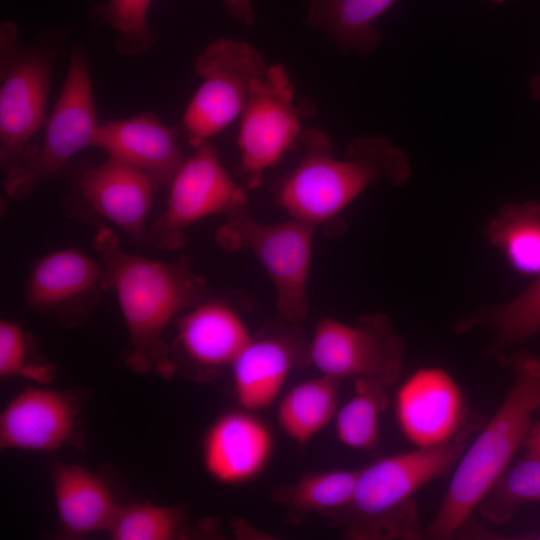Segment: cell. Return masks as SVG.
<instances>
[{
	"mask_svg": "<svg viewBox=\"0 0 540 540\" xmlns=\"http://www.w3.org/2000/svg\"><path fill=\"white\" fill-rule=\"evenodd\" d=\"M103 269V289L115 292L128 331L126 362L139 372L168 375L173 368L162 334L203 300L205 281L182 257L161 261L127 252L117 234L101 228L92 240Z\"/></svg>",
	"mask_w": 540,
	"mask_h": 540,
	"instance_id": "6da1fadb",
	"label": "cell"
},
{
	"mask_svg": "<svg viewBox=\"0 0 540 540\" xmlns=\"http://www.w3.org/2000/svg\"><path fill=\"white\" fill-rule=\"evenodd\" d=\"M300 143L302 157L279 183L276 199L290 217L316 228L340 225L342 212L374 182L400 186L411 174L406 154L381 136L353 139L340 158L319 128L303 130Z\"/></svg>",
	"mask_w": 540,
	"mask_h": 540,
	"instance_id": "7a4b0ae2",
	"label": "cell"
},
{
	"mask_svg": "<svg viewBox=\"0 0 540 540\" xmlns=\"http://www.w3.org/2000/svg\"><path fill=\"white\" fill-rule=\"evenodd\" d=\"M514 379L497 411L467 446L424 538L446 540L462 530L510 463L540 409V360L522 353L512 361Z\"/></svg>",
	"mask_w": 540,
	"mask_h": 540,
	"instance_id": "3957f363",
	"label": "cell"
},
{
	"mask_svg": "<svg viewBox=\"0 0 540 540\" xmlns=\"http://www.w3.org/2000/svg\"><path fill=\"white\" fill-rule=\"evenodd\" d=\"M473 426L452 441L385 456L359 469L351 503L341 512L355 539L424 538L415 494L454 469Z\"/></svg>",
	"mask_w": 540,
	"mask_h": 540,
	"instance_id": "277c9868",
	"label": "cell"
},
{
	"mask_svg": "<svg viewBox=\"0 0 540 540\" xmlns=\"http://www.w3.org/2000/svg\"><path fill=\"white\" fill-rule=\"evenodd\" d=\"M316 229L292 217L262 223L244 209L226 217L215 232V241L227 252L254 255L274 287L278 312L288 322L297 323L309 310L307 286Z\"/></svg>",
	"mask_w": 540,
	"mask_h": 540,
	"instance_id": "5b68a950",
	"label": "cell"
},
{
	"mask_svg": "<svg viewBox=\"0 0 540 540\" xmlns=\"http://www.w3.org/2000/svg\"><path fill=\"white\" fill-rule=\"evenodd\" d=\"M98 126L87 56L81 44L72 47L60 95L45 124L41 145L27 147L5 172L4 188L14 199L53 179L79 151L91 147Z\"/></svg>",
	"mask_w": 540,
	"mask_h": 540,
	"instance_id": "8992f818",
	"label": "cell"
},
{
	"mask_svg": "<svg viewBox=\"0 0 540 540\" xmlns=\"http://www.w3.org/2000/svg\"><path fill=\"white\" fill-rule=\"evenodd\" d=\"M18 28L0 27V162L8 171L47 122L46 107L57 50L49 41L17 43Z\"/></svg>",
	"mask_w": 540,
	"mask_h": 540,
	"instance_id": "52a82bcc",
	"label": "cell"
},
{
	"mask_svg": "<svg viewBox=\"0 0 540 540\" xmlns=\"http://www.w3.org/2000/svg\"><path fill=\"white\" fill-rule=\"evenodd\" d=\"M310 99L295 102V89L281 64L267 67L251 88L240 115L237 144L248 188L260 185L302 135V120L316 112Z\"/></svg>",
	"mask_w": 540,
	"mask_h": 540,
	"instance_id": "ba28073f",
	"label": "cell"
},
{
	"mask_svg": "<svg viewBox=\"0 0 540 540\" xmlns=\"http://www.w3.org/2000/svg\"><path fill=\"white\" fill-rule=\"evenodd\" d=\"M266 69L261 54L246 42L220 38L205 47L195 61L203 82L182 118L192 147L209 141L241 115L254 81Z\"/></svg>",
	"mask_w": 540,
	"mask_h": 540,
	"instance_id": "9c48e42d",
	"label": "cell"
},
{
	"mask_svg": "<svg viewBox=\"0 0 540 540\" xmlns=\"http://www.w3.org/2000/svg\"><path fill=\"white\" fill-rule=\"evenodd\" d=\"M405 341L387 316L364 315L354 324L320 319L308 356L319 374L333 379L371 378L389 387L403 371Z\"/></svg>",
	"mask_w": 540,
	"mask_h": 540,
	"instance_id": "30bf717a",
	"label": "cell"
},
{
	"mask_svg": "<svg viewBox=\"0 0 540 540\" xmlns=\"http://www.w3.org/2000/svg\"><path fill=\"white\" fill-rule=\"evenodd\" d=\"M168 187L166 209L152 229L153 242L161 249L180 248L186 228L204 218L247 209L245 191L227 172L210 141L193 146Z\"/></svg>",
	"mask_w": 540,
	"mask_h": 540,
	"instance_id": "8fae6325",
	"label": "cell"
},
{
	"mask_svg": "<svg viewBox=\"0 0 540 540\" xmlns=\"http://www.w3.org/2000/svg\"><path fill=\"white\" fill-rule=\"evenodd\" d=\"M394 414L404 438L416 448L446 444L474 426L464 393L441 367H421L398 387Z\"/></svg>",
	"mask_w": 540,
	"mask_h": 540,
	"instance_id": "7c38bea8",
	"label": "cell"
},
{
	"mask_svg": "<svg viewBox=\"0 0 540 540\" xmlns=\"http://www.w3.org/2000/svg\"><path fill=\"white\" fill-rule=\"evenodd\" d=\"M80 404L67 392L27 387L0 415V448L51 452L75 439Z\"/></svg>",
	"mask_w": 540,
	"mask_h": 540,
	"instance_id": "4fadbf2b",
	"label": "cell"
},
{
	"mask_svg": "<svg viewBox=\"0 0 540 540\" xmlns=\"http://www.w3.org/2000/svg\"><path fill=\"white\" fill-rule=\"evenodd\" d=\"M274 436L254 412L240 408L217 417L201 446L205 471L216 482L241 485L257 478L268 466Z\"/></svg>",
	"mask_w": 540,
	"mask_h": 540,
	"instance_id": "5bb4252c",
	"label": "cell"
},
{
	"mask_svg": "<svg viewBox=\"0 0 540 540\" xmlns=\"http://www.w3.org/2000/svg\"><path fill=\"white\" fill-rule=\"evenodd\" d=\"M91 146L143 171L158 186H169L186 159L176 131L152 112L98 124Z\"/></svg>",
	"mask_w": 540,
	"mask_h": 540,
	"instance_id": "9a60e30c",
	"label": "cell"
},
{
	"mask_svg": "<svg viewBox=\"0 0 540 540\" xmlns=\"http://www.w3.org/2000/svg\"><path fill=\"white\" fill-rule=\"evenodd\" d=\"M253 337L239 312L221 300L200 301L179 318L176 345L193 366H231Z\"/></svg>",
	"mask_w": 540,
	"mask_h": 540,
	"instance_id": "2e32d148",
	"label": "cell"
},
{
	"mask_svg": "<svg viewBox=\"0 0 540 540\" xmlns=\"http://www.w3.org/2000/svg\"><path fill=\"white\" fill-rule=\"evenodd\" d=\"M157 187L143 171L112 158L86 171L80 180L90 206L134 238L144 230Z\"/></svg>",
	"mask_w": 540,
	"mask_h": 540,
	"instance_id": "e0dca14e",
	"label": "cell"
},
{
	"mask_svg": "<svg viewBox=\"0 0 540 540\" xmlns=\"http://www.w3.org/2000/svg\"><path fill=\"white\" fill-rule=\"evenodd\" d=\"M52 487L58 521L68 535L108 532L122 506L99 475L77 464L55 463Z\"/></svg>",
	"mask_w": 540,
	"mask_h": 540,
	"instance_id": "ac0fdd59",
	"label": "cell"
},
{
	"mask_svg": "<svg viewBox=\"0 0 540 540\" xmlns=\"http://www.w3.org/2000/svg\"><path fill=\"white\" fill-rule=\"evenodd\" d=\"M103 289L101 263L86 253L66 248L42 257L26 285V303L41 311H57Z\"/></svg>",
	"mask_w": 540,
	"mask_h": 540,
	"instance_id": "d6986e66",
	"label": "cell"
},
{
	"mask_svg": "<svg viewBox=\"0 0 540 540\" xmlns=\"http://www.w3.org/2000/svg\"><path fill=\"white\" fill-rule=\"evenodd\" d=\"M294 362V348L280 336L252 338L232 363V382L240 408L256 412L279 396Z\"/></svg>",
	"mask_w": 540,
	"mask_h": 540,
	"instance_id": "ffe728a7",
	"label": "cell"
},
{
	"mask_svg": "<svg viewBox=\"0 0 540 540\" xmlns=\"http://www.w3.org/2000/svg\"><path fill=\"white\" fill-rule=\"evenodd\" d=\"M398 0H310L308 25L324 32L342 53L367 54L381 43L373 23Z\"/></svg>",
	"mask_w": 540,
	"mask_h": 540,
	"instance_id": "44dd1931",
	"label": "cell"
},
{
	"mask_svg": "<svg viewBox=\"0 0 540 540\" xmlns=\"http://www.w3.org/2000/svg\"><path fill=\"white\" fill-rule=\"evenodd\" d=\"M339 380L319 374L292 387L278 404L276 419L292 441H311L335 418Z\"/></svg>",
	"mask_w": 540,
	"mask_h": 540,
	"instance_id": "7402d4cb",
	"label": "cell"
},
{
	"mask_svg": "<svg viewBox=\"0 0 540 540\" xmlns=\"http://www.w3.org/2000/svg\"><path fill=\"white\" fill-rule=\"evenodd\" d=\"M490 243L504 255L510 267L525 275L540 276V204L509 202L485 228Z\"/></svg>",
	"mask_w": 540,
	"mask_h": 540,
	"instance_id": "603a6c76",
	"label": "cell"
},
{
	"mask_svg": "<svg viewBox=\"0 0 540 540\" xmlns=\"http://www.w3.org/2000/svg\"><path fill=\"white\" fill-rule=\"evenodd\" d=\"M485 327L492 334L488 353L497 352L540 333V276L512 300L482 307L460 319L457 333Z\"/></svg>",
	"mask_w": 540,
	"mask_h": 540,
	"instance_id": "cb8c5ba5",
	"label": "cell"
},
{
	"mask_svg": "<svg viewBox=\"0 0 540 540\" xmlns=\"http://www.w3.org/2000/svg\"><path fill=\"white\" fill-rule=\"evenodd\" d=\"M386 388L371 378H354L353 393L334 418L336 436L342 445L359 451L377 445L380 417L388 406Z\"/></svg>",
	"mask_w": 540,
	"mask_h": 540,
	"instance_id": "d4e9b609",
	"label": "cell"
},
{
	"mask_svg": "<svg viewBox=\"0 0 540 540\" xmlns=\"http://www.w3.org/2000/svg\"><path fill=\"white\" fill-rule=\"evenodd\" d=\"M359 469H331L306 473L275 495L292 512L335 513L352 501Z\"/></svg>",
	"mask_w": 540,
	"mask_h": 540,
	"instance_id": "484cf974",
	"label": "cell"
},
{
	"mask_svg": "<svg viewBox=\"0 0 540 540\" xmlns=\"http://www.w3.org/2000/svg\"><path fill=\"white\" fill-rule=\"evenodd\" d=\"M540 501V455L525 456L495 482L477 510L489 522H508L524 505Z\"/></svg>",
	"mask_w": 540,
	"mask_h": 540,
	"instance_id": "4316f807",
	"label": "cell"
},
{
	"mask_svg": "<svg viewBox=\"0 0 540 540\" xmlns=\"http://www.w3.org/2000/svg\"><path fill=\"white\" fill-rule=\"evenodd\" d=\"M152 0H107L91 10V17L107 24L114 32V47L119 54L137 55L157 42V33L148 23Z\"/></svg>",
	"mask_w": 540,
	"mask_h": 540,
	"instance_id": "83f0119b",
	"label": "cell"
},
{
	"mask_svg": "<svg viewBox=\"0 0 540 540\" xmlns=\"http://www.w3.org/2000/svg\"><path fill=\"white\" fill-rule=\"evenodd\" d=\"M181 512L170 506L131 503L121 506L108 530L114 540H172L179 536Z\"/></svg>",
	"mask_w": 540,
	"mask_h": 540,
	"instance_id": "f1b7e54d",
	"label": "cell"
},
{
	"mask_svg": "<svg viewBox=\"0 0 540 540\" xmlns=\"http://www.w3.org/2000/svg\"><path fill=\"white\" fill-rule=\"evenodd\" d=\"M16 376L46 382L52 379L53 368L33 360L28 335L19 324L1 320L0 377L6 379Z\"/></svg>",
	"mask_w": 540,
	"mask_h": 540,
	"instance_id": "f546056e",
	"label": "cell"
},
{
	"mask_svg": "<svg viewBox=\"0 0 540 540\" xmlns=\"http://www.w3.org/2000/svg\"><path fill=\"white\" fill-rule=\"evenodd\" d=\"M228 14L236 21L247 25L255 23L251 0H222Z\"/></svg>",
	"mask_w": 540,
	"mask_h": 540,
	"instance_id": "4dcf8cb0",
	"label": "cell"
},
{
	"mask_svg": "<svg viewBox=\"0 0 540 540\" xmlns=\"http://www.w3.org/2000/svg\"><path fill=\"white\" fill-rule=\"evenodd\" d=\"M524 446L527 448V452L540 455V421L532 426Z\"/></svg>",
	"mask_w": 540,
	"mask_h": 540,
	"instance_id": "1f68e13d",
	"label": "cell"
},
{
	"mask_svg": "<svg viewBox=\"0 0 540 540\" xmlns=\"http://www.w3.org/2000/svg\"><path fill=\"white\" fill-rule=\"evenodd\" d=\"M529 92L535 101H540V73L531 79L529 83Z\"/></svg>",
	"mask_w": 540,
	"mask_h": 540,
	"instance_id": "d6a6232c",
	"label": "cell"
},
{
	"mask_svg": "<svg viewBox=\"0 0 540 540\" xmlns=\"http://www.w3.org/2000/svg\"><path fill=\"white\" fill-rule=\"evenodd\" d=\"M491 1L494 2V3H503L506 0H491Z\"/></svg>",
	"mask_w": 540,
	"mask_h": 540,
	"instance_id": "836d02e7",
	"label": "cell"
}]
</instances>
